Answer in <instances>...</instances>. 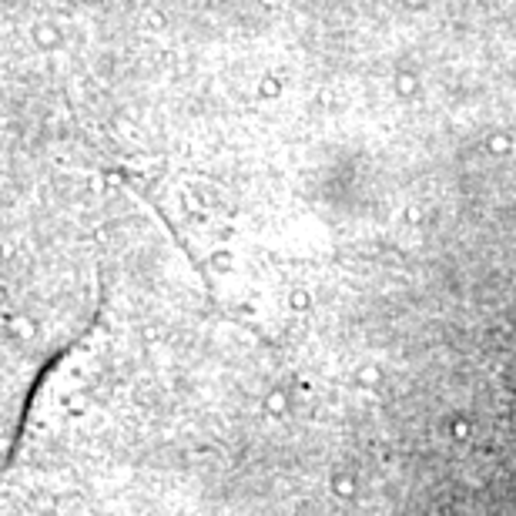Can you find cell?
<instances>
[{"instance_id": "obj_1", "label": "cell", "mask_w": 516, "mask_h": 516, "mask_svg": "<svg viewBox=\"0 0 516 516\" xmlns=\"http://www.w3.org/2000/svg\"><path fill=\"white\" fill-rule=\"evenodd\" d=\"M453 436H456V439H466V436H469V433H466V422H456V426H453Z\"/></svg>"}]
</instances>
